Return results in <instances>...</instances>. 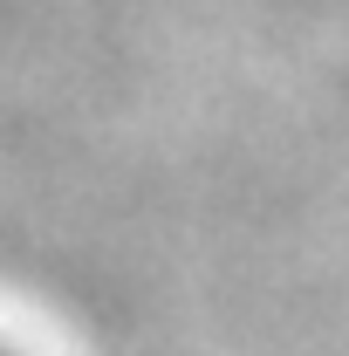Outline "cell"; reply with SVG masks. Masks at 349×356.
Here are the masks:
<instances>
[{"label": "cell", "mask_w": 349, "mask_h": 356, "mask_svg": "<svg viewBox=\"0 0 349 356\" xmlns=\"http://www.w3.org/2000/svg\"><path fill=\"white\" fill-rule=\"evenodd\" d=\"M0 356H14V350H7V343H0Z\"/></svg>", "instance_id": "1"}]
</instances>
